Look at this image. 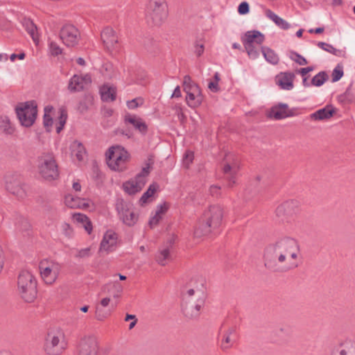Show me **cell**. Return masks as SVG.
Returning a JSON list of instances; mask_svg holds the SVG:
<instances>
[{
	"mask_svg": "<svg viewBox=\"0 0 355 355\" xmlns=\"http://www.w3.org/2000/svg\"><path fill=\"white\" fill-rule=\"evenodd\" d=\"M239 339V329L236 325H227L221 335L220 349L223 352L232 350Z\"/></svg>",
	"mask_w": 355,
	"mask_h": 355,
	"instance_id": "18",
	"label": "cell"
},
{
	"mask_svg": "<svg viewBox=\"0 0 355 355\" xmlns=\"http://www.w3.org/2000/svg\"><path fill=\"white\" fill-rule=\"evenodd\" d=\"M239 169H240V162L235 155L232 154L227 155L223 159L221 164V172L225 178L229 181H234L236 180Z\"/></svg>",
	"mask_w": 355,
	"mask_h": 355,
	"instance_id": "19",
	"label": "cell"
},
{
	"mask_svg": "<svg viewBox=\"0 0 355 355\" xmlns=\"http://www.w3.org/2000/svg\"><path fill=\"white\" fill-rule=\"evenodd\" d=\"M38 170L40 176L48 181H54L59 178V168L56 159L50 153L41 155L38 160Z\"/></svg>",
	"mask_w": 355,
	"mask_h": 355,
	"instance_id": "9",
	"label": "cell"
},
{
	"mask_svg": "<svg viewBox=\"0 0 355 355\" xmlns=\"http://www.w3.org/2000/svg\"><path fill=\"white\" fill-rule=\"evenodd\" d=\"M219 80H220V78H219L218 74H215L213 77L210 80L208 88L213 93H217L220 89V87H219Z\"/></svg>",
	"mask_w": 355,
	"mask_h": 355,
	"instance_id": "46",
	"label": "cell"
},
{
	"mask_svg": "<svg viewBox=\"0 0 355 355\" xmlns=\"http://www.w3.org/2000/svg\"><path fill=\"white\" fill-rule=\"evenodd\" d=\"M144 99L142 97H137L127 102V107L130 109H135L141 107L144 103Z\"/></svg>",
	"mask_w": 355,
	"mask_h": 355,
	"instance_id": "48",
	"label": "cell"
},
{
	"mask_svg": "<svg viewBox=\"0 0 355 355\" xmlns=\"http://www.w3.org/2000/svg\"><path fill=\"white\" fill-rule=\"evenodd\" d=\"M177 237L172 235L170 239L159 249L156 256V260L159 265L166 266L170 264L175 258L176 247H177Z\"/></svg>",
	"mask_w": 355,
	"mask_h": 355,
	"instance_id": "17",
	"label": "cell"
},
{
	"mask_svg": "<svg viewBox=\"0 0 355 355\" xmlns=\"http://www.w3.org/2000/svg\"><path fill=\"white\" fill-rule=\"evenodd\" d=\"M204 52V45L203 44H197L196 45V52H197V54L198 55V56H201L202 54H203Z\"/></svg>",
	"mask_w": 355,
	"mask_h": 355,
	"instance_id": "52",
	"label": "cell"
},
{
	"mask_svg": "<svg viewBox=\"0 0 355 355\" xmlns=\"http://www.w3.org/2000/svg\"><path fill=\"white\" fill-rule=\"evenodd\" d=\"M126 122L132 125L135 129L140 131L142 133H146L148 130L147 123L145 121L141 119L140 117L136 115H128L125 117Z\"/></svg>",
	"mask_w": 355,
	"mask_h": 355,
	"instance_id": "36",
	"label": "cell"
},
{
	"mask_svg": "<svg viewBox=\"0 0 355 355\" xmlns=\"http://www.w3.org/2000/svg\"><path fill=\"white\" fill-rule=\"evenodd\" d=\"M24 58L25 54H23L13 55V56H11V59H12L13 60H15V59H23V58Z\"/></svg>",
	"mask_w": 355,
	"mask_h": 355,
	"instance_id": "54",
	"label": "cell"
},
{
	"mask_svg": "<svg viewBox=\"0 0 355 355\" xmlns=\"http://www.w3.org/2000/svg\"><path fill=\"white\" fill-rule=\"evenodd\" d=\"M154 165V158L153 156H149L143 165L140 173L135 177L127 180L123 184V190L126 193L129 195H135L140 192L144 188L145 185L152 173Z\"/></svg>",
	"mask_w": 355,
	"mask_h": 355,
	"instance_id": "8",
	"label": "cell"
},
{
	"mask_svg": "<svg viewBox=\"0 0 355 355\" xmlns=\"http://www.w3.org/2000/svg\"><path fill=\"white\" fill-rule=\"evenodd\" d=\"M249 11H250V7H249L248 4L246 3V2H244V3H241L240 5H239L238 12L239 14H248Z\"/></svg>",
	"mask_w": 355,
	"mask_h": 355,
	"instance_id": "51",
	"label": "cell"
},
{
	"mask_svg": "<svg viewBox=\"0 0 355 355\" xmlns=\"http://www.w3.org/2000/svg\"><path fill=\"white\" fill-rule=\"evenodd\" d=\"M180 97H181V93H180L179 88L178 87L175 90H174L172 97L178 98Z\"/></svg>",
	"mask_w": 355,
	"mask_h": 355,
	"instance_id": "55",
	"label": "cell"
},
{
	"mask_svg": "<svg viewBox=\"0 0 355 355\" xmlns=\"http://www.w3.org/2000/svg\"><path fill=\"white\" fill-rule=\"evenodd\" d=\"M38 268L43 282L48 285H52L56 282L61 270L58 263L50 259H44L41 261Z\"/></svg>",
	"mask_w": 355,
	"mask_h": 355,
	"instance_id": "15",
	"label": "cell"
},
{
	"mask_svg": "<svg viewBox=\"0 0 355 355\" xmlns=\"http://www.w3.org/2000/svg\"><path fill=\"white\" fill-rule=\"evenodd\" d=\"M261 52H262L266 61L269 62L270 64L276 65L279 62V57H278V54L268 47H262Z\"/></svg>",
	"mask_w": 355,
	"mask_h": 355,
	"instance_id": "40",
	"label": "cell"
},
{
	"mask_svg": "<svg viewBox=\"0 0 355 355\" xmlns=\"http://www.w3.org/2000/svg\"><path fill=\"white\" fill-rule=\"evenodd\" d=\"M101 38L106 47L111 52L116 50L117 46L118 45V36L116 31L112 27H107L102 31Z\"/></svg>",
	"mask_w": 355,
	"mask_h": 355,
	"instance_id": "28",
	"label": "cell"
},
{
	"mask_svg": "<svg viewBox=\"0 0 355 355\" xmlns=\"http://www.w3.org/2000/svg\"><path fill=\"white\" fill-rule=\"evenodd\" d=\"M78 355H98L99 343L94 335L82 337L77 346Z\"/></svg>",
	"mask_w": 355,
	"mask_h": 355,
	"instance_id": "23",
	"label": "cell"
},
{
	"mask_svg": "<svg viewBox=\"0 0 355 355\" xmlns=\"http://www.w3.org/2000/svg\"><path fill=\"white\" fill-rule=\"evenodd\" d=\"M120 244V237L116 232L109 230L105 233L100 244L99 253L101 256H107L116 250Z\"/></svg>",
	"mask_w": 355,
	"mask_h": 355,
	"instance_id": "20",
	"label": "cell"
},
{
	"mask_svg": "<svg viewBox=\"0 0 355 355\" xmlns=\"http://www.w3.org/2000/svg\"><path fill=\"white\" fill-rule=\"evenodd\" d=\"M194 158H195V156H194V153L192 151L187 150L185 152L183 159H182V164H183L185 169L188 170V169L190 168V166L193 164Z\"/></svg>",
	"mask_w": 355,
	"mask_h": 355,
	"instance_id": "43",
	"label": "cell"
},
{
	"mask_svg": "<svg viewBox=\"0 0 355 355\" xmlns=\"http://www.w3.org/2000/svg\"><path fill=\"white\" fill-rule=\"evenodd\" d=\"M106 162L110 170L113 172H124L130 163L131 156L128 151L120 145L110 147L105 154Z\"/></svg>",
	"mask_w": 355,
	"mask_h": 355,
	"instance_id": "7",
	"label": "cell"
},
{
	"mask_svg": "<svg viewBox=\"0 0 355 355\" xmlns=\"http://www.w3.org/2000/svg\"><path fill=\"white\" fill-rule=\"evenodd\" d=\"M123 291L122 285L117 282H109L101 288L95 307L97 321L103 322L111 317L120 303Z\"/></svg>",
	"mask_w": 355,
	"mask_h": 355,
	"instance_id": "3",
	"label": "cell"
},
{
	"mask_svg": "<svg viewBox=\"0 0 355 355\" xmlns=\"http://www.w3.org/2000/svg\"><path fill=\"white\" fill-rule=\"evenodd\" d=\"M301 211V204L296 200H289L284 202L276 209V217L282 222H289L295 219Z\"/></svg>",
	"mask_w": 355,
	"mask_h": 355,
	"instance_id": "16",
	"label": "cell"
},
{
	"mask_svg": "<svg viewBox=\"0 0 355 355\" xmlns=\"http://www.w3.org/2000/svg\"><path fill=\"white\" fill-rule=\"evenodd\" d=\"M68 120V111L66 107L60 108L56 119V128L57 133H59L64 130Z\"/></svg>",
	"mask_w": 355,
	"mask_h": 355,
	"instance_id": "39",
	"label": "cell"
},
{
	"mask_svg": "<svg viewBox=\"0 0 355 355\" xmlns=\"http://www.w3.org/2000/svg\"><path fill=\"white\" fill-rule=\"evenodd\" d=\"M264 41V36L260 31H250L245 33L243 43L251 59L258 58L262 49L260 46Z\"/></svg>",
	"mask_w": 355,
	"mask_h": 355,
	"instance_id": "13",
	"label": "cell"
},
{
	"mask_svg": "<svg viewBox=\"0 0 355 355\" xmlns=\"http://www.w3.org/2000/svg\"><path fill=\"white\" fill-rule=\"evenodd\" d=\"M170 208V203L168 201L162 202L156 207V209L151 216L150 221H149V226L150 227V228H156L157 226L160 225Z\"/></svg>",
	"mask_w": 355,
	"mask_h": 355,
	"instance_id": "27",
	"label": "cell"
},
{
	"mask_svg": "<svg viewBox=\"0 0 355 355\" xmlns=\"http://www.w3.org/2000/svg\"><path fill=\"white\" fill-rule=\"evenodd\" d=\"M17 291L22 300L33 303L38 297V283L36 278L27 270H21L17 280Z\"/></svg>",
	"mask_w": 355,
	"mask_h": 355,
	"instance_id": "6",
	"label": "cell"
},
{
	"mask_svg": "<svg viewBox=\"0 0 355 355\" xmlns=\"http://www.w3.org/2000/svg\"><path fill=\"white\" fill-rule=\"evenodd\" d=\"M65 205L72 209H80L88 212H94L96 209L95 203L92 200L68 194L64 198Z\"/></svg>",
	"mask_w": 355,
	"mask_h": 355,
	"instance_id": "21",
	"label": "cell"
},
{
	"mask_svg": "<svg viewBox=\"0 0 355 355\" xmlns=\"http://www.w3.org/2000/svg\"><path fill=\"white\" fill-rule=\"evenodd\" d=\"M99 94L103 101H114L117 98V89L111 83H105L100 88Z\"/></svg>",
	"mask_w": 355,
	"mask_h": 355,
	"instance_id": "33",
	"label": "cell"
},
{
	"mask_svg": "<svg viewBox=\"0 0 355 355\" xmlns=\"http://www.w3.org/2000/svg\"><path fill=\"white\" fill-rule=\"evenodd\" d=\"M73 188H74V190H75V191H76V192L81 191V184H80L79 182H74Z\"/></svg>",
	"mask_w": 355,
	"mask_h": 355,
	"instance_id": "53",
	"label": "cell"
},
{
	"mask_svg": "<svg viewBox=\"0 0 355 355\" xmlns=\"http://www.w3.org/2000/svg\"><path fill=\"white\" fill-rule=\"evenodd\" d=\"M296 76L291 72H282L276 76V84L282 89L291 90L294 88Z\"/></svg>",
	"mask_w": 355,
	"mask_h": 355,
	"instance_id": "31",
	"label": "cell"
},
{
	"mask_svg": "<svg viewBox=\"0 0 355 355\" xmlns=\"http://www.w3.org/2000/svg\"><path fill=\"white\" fill-rule=\"evenodd\" d=\"M343 76V69L341 65H338L332 73V81L337 82L339 81Z\"/></svg>",
	"mask_w": 355,
	"mask_h": 355,
	"instance_id": "49",
	"label": "cell"
},
{
	"mask_svg": "<svg viewBox=\"0 0 355 355\" xmlns=\"http://www.w3.org/2000/svg\"><path fill=\"white\" fill-rule=\"evenodd\" d=\"M91 83V78L88 74H78L70 79L68 88L72 93H78L88 89Z\"/></svg>",
	"mask_w": 355,
	"mask_h": 355,
	"instance_id": "26",
	"label": "cell"
},
{
	"mask_svg": "<svg viewBox=\"0 0 355 355\" xmlns=\"http://www.w3.org/2000/svg\"><path fill=\"white\" fill-rule=\"evenodd\" d=\"M0 355H13L12 353H11L9 352V351H8L7 350H3L1 351V353H0Z\"/></svg>",
	"mask_w": 355,
	"mask_h": 355,
	"instance_id": "57",
	"label": "cell"
},
{
	"mask_svg": "<svg viewBox=\"0 0 355 355\" xmlns=\"http://www.w3.org/2000/svg\"><path fill=\"white\" fill-rule=\"evenodd\" d=\"M4 261H5V258H4V251L3 248L1 249V269L2 270H3L4 268V264H5V263H4Z\"/></svg>",
	"mask_w": 355,
	"mask_h": 355,
	"instance_id": "56",
	"label": "cell"
},
{
	"mask_svg": "<svg viewBox=\"0 0 355 355\" xmlns=\"http://www.w3.org/2000/svg\"><path fill=\"white\" fill-rule=\"evenodd\" d=\"M159 192V185L157 182H153L149 187L146 192L140 198L139 203L142 207H147L150 205L154 199H156Z\"/></svg>",
	"mask_w": 355,
	"mask_h": 355,
	"instance_id": "32",
	"label": "cell"
},
{
	"mask_svg": "<svg viewBox=\"0 0 355 355\" xmlns=\"http://www.w3.org/2000/svg\"><path fill=\"white\" fill-rule=\"evenodd\" d=\"M15 112L22 125L31 127L38 116V105L35 101L23 102L17 105Z\"/></svg>",
	"mask_w": 355,
	"mask_h": 355,
	"instance_id": "11",
	"label": "cell"
},
{
	"mask_svg": "<svg viewBox=\"0 0 355 355\" xmlns=\"http://www.w3.org/2000/svg\"><path fill=\"white\" fill-rule=\"evenodd\" d=\"M68 339L59 326H52L47 331L43 349L48 355H61L68 348Z\"/></svg>",
	"mask_w": 355,
	"mask_h": 355,
	"instance_id": "5",
	"label": "cell"
},
{
	"mask_svg": "<svg viewBox=\"0 0 355 355\" xmlns=\"http://www.w3.org/2000/svg\"><path fill=\"white\" fill-rule=\"evenodd\" d=\"M1 129L2 131L6 134H12L14 131V127L8 117H2Z\"/></svg>",
	"mask_w": 355,
	"mask_h": 355,
	"instance_id": "42",
	"label": "cell"
},
{
	"mask_svg": "<svg viewBox=\"0 0 355 355\" xmlns=\"http://www.w3.org/2000/svg\"><path fill=\"white\" fill-rule=\"evenodd\" d=\"M354 13H355V7H354Z\"/></svg>",
	"mask_w": 355,
	"mask_h": 355,
	"instance_id": "58",
	"label": "cell"
},
{
	"mask_svg": "<svg viewBox=\"0 0 355 355\" xmlns=\"http://www.w3.org/2000/svg\"><path fill=\"white\" fill-rule=\"evenodd\" d=\"M5 188L10 192L19 198H25L27 196L26 191L20 179L17 174L10 172L5 176Z\"/></svg>",
	"mask_w": 355,
	"mask_h": 355,
	"instance_id": "22",
	"label": "cell"
},
{
	"mask_svg": "<svg viewBox=\"0 0 355 355\" xmlns=\"http://www.w3.org/2000/svg\"><path fill=\"white\" fill-rule=\"evenodd\" d=\"M60 37L64 44L68 47H75L79 42L81 34L74 25H64L60 31Z\"/></svg>",
	"mask_w": 355,
	"mask_h": 355,
	"instance_id": "25",
	"label": "cell"
},
{
	"mask_svg": "<svg viewBox=\"0 0 355 355\" xmlns=\"http://www.w3.org/2000/svg\"><path fill=\"white\" fill-rule=\"evenodd\" d=\"M70 156L73 163L78 168H83L88 163V154L81 142L75 141L70 147Z\"/></svg>",
	"mask_w": 355,
	"mask_h": 355,
	"instance_id": "24",
	"label": "cell"
},
{
	"mask_svg": "<svg viewBox=\"0 0 355 355\" xmlns=\"http://www.w3.org/2000/svg\"><path fill=\"white\" fill-rule=\"evenodd\" d=\"M319 47L320 48L325 51V52L329 53V54H334L337 56H342L343 53L341 52L336 48H333L331 45H327L326 43H319Z\"/></svg>",
	"mask_w": 355,
	"mask_h": 355,
	"instance_id": "45",
	"label": "cell"
},
{
	"mask_svg": "<svg viewBox=\"0 0 355 355\" xmlns=\"http://www.w3.org/2000/svg\"><path fill=\"white\" fill-rule=\"evenodd\" d=\"M289 56L294 62H296V64L299 65H301V66H305V65L307 64L305 58H304L303 56L297 54V53L291 52H291H289Z\"/></svg>",
	"mask_w": 355,
	"mask_h": 355,
	"instance_id": "47",
	"label": "cell"
},
{
	"mask_svg": "<svg viewBox=\"0 0 355 355\" xmlns=\"http://www.w3.org/2000/svg\"><path fill=\"white\" fill-rule=\"evenodd\" d=\"M331 355H355V341L346 339L339 343L331 351Z\"/></svg>",
	"mask_w": 355,
	"mask_h": 355,
	"instance_id": "30",
	"label": "cell"
},
{
	"mask_svg": "<svg viewBox=\"0 0 355 355\" xmlns=\"http://www.w3.org/2000/svg\"><path fill=\"white\" fill-rule=\"evenodd\" d=\"M23 24L24 25L27 32L29 33V34L32 38L35 44L38 45L40 39H39L38 29H37L36 25L33 23V21L29 18H25L23 22Z\"/></svg>",
	"mask_w": 355,
	"mask_h": 355,
	"instance_id": "38",
	"label": "cell"
},
{
	"mask_svg": "<svg viewBox=\"0 0 355 355\" xmlns=\"http://www.w3.org/2000/svg\"><path fill=\"white\" fill-rule=\"evenodd\" d=\"M207 290L205 280L194 278L186 286L180 300V309L184 317L189 320H196L203 312Z\"/></svg>",
	"mask_w": 355,
	"mask_h": 355,
	"instance_id": "2",
	"label": "cell"
},
{
	"mask_svg": "<svg viewBox=\"0 0 355 355\" xmlns=\"http://www.w3.org/2000/svg\"><path fill=\"white\" fill-rule=\"evenodd\" d=\"M294 112L289 109L287 105H278L273 107L267 112L268 118L273 119H282L293 116Z\"/></svg>",
	"mask_w": 355,
	"mask_h": 355,
	"instance_id": "29",
	"label": "cell"
},
{
	"mask_svg": "<svg viewBox=\"0 0 355 355\" xmlns=\"http://www.w3.org/2000/svg\"><path fill=\"white\" fill-rule=\"evenodd\" d=\"M168 4L164 1H151L147 7V17L154 26L164 24L169 14Z\"/></svg>",
	"mask_w": 355,
	"mask_h": 355,
	"instance_id": "10",
	"label": "cell"
},
{
	"mask_svg": "<svg viewBox=\"0 0 355 355\" xmlns=\"http://www.w3.org/2000/svg\"><path fill=\"white\" fill-rule=\"evenodd\" d=\"M50 52L51 54L54 56H59L62 54V49L58 46V45L54 43H51L50 44Z\"/></svg>",
	"mask_w": 355,
	"mask_h": 355,
	"instance_id": "50",
	"label": "cell"
},
{
	"mask_svg": "<svg viewBox=\"0 0 355 355\" xmlns=\"http://www.w3.org/2000/svg\"><path fill=\"white\" fill-rule=\"evenodd\" d=\"M327 79H328V75L327 73H325V72H321L315 76L311 83L314 86H321L323 85L327 81Z\"/></svg>",
	"mask_w": 355,
	"mask_h": 355,
	"instance_id": "44",
	"label": "cell"
},
{
	"mask_svg": "<svg viewBox=\"0 0 355 355\" xmlns=\"http://www.w3.org/2000/svg\"><path fill=\"white\" fill-rule=\"evenodd\" d=\"M54 109L52 106H48L45 107L44 111V117H43V125L45 130L48 132L52 131L53 123H54Z\"/></svg>",
	"mask_w": 355,
	"mask_h": 355,
	"instance_id": "37",
	"label": "cell"
},
{
	"mask_svg": "<svg viewBox=\"0 0 355 355\" xmlns=\"http://www.w3.org/2000/svg\"><path fill=\"white\" fill-rule=\"evenodd\" d=\"M263 262L266 269L274 273H285L300 266L302 254L299 243L285 237L268 245L264 250Z\"/></svg>",
	"mask_w": 355,
	"mask_h": 355,
	"instance_id": "1",
	"label": "cell"
},
{
	"mask_svg": "<svg viewBox=\"0 0 355 355\" xmlns=\"http://www.w3.org/2000/svg\"><path fill=\"white\" fill-rule=\"evenodd\" d=\"M266 15H267L268 18L272 19L275 24L277 25L278 27H279L280 29H285V30L286 29H289L290 25L289 23L284 20L283 19H282L281 17L278 16V15L275 14L270 10H267V11H266Z\"/></svg>",
	"mask_w": 355,
	"mask_h": 355,
	"instance_id": "41",
	"label": "cell"
},
{
	"mask_svg": "<svg viewBox=\"0 0 355 355\" xmlns=\"http://www.w3.org/2000/svg\"><path fill=\"white\" fill-rule=\"evenodd\" d=\"M72 219L76 224L82 225L88 234H92L93 232V222L87 215L81 213H75L72 215Z\"/></svg>",
	"mask_w": 355,
	"mask_h": 355,
	"instance_id": "34",
	"label": "cell"
},
{
	"mask_svg": "<svg viewBox=\"0 0 355 355\" xmlns=\"http://www.w3.org/2000/svg\"><path fill=\"white\" fill-rule=\"evenodd\" d=\"M337 109L332 106H327L311 115V119L316 121H323L331 118L336 115Z\"/></svg>",
	"mask_w": 355,
	"mask_h": 355,
	"instance_id": "35",
	"label": "cell"
},
{
	"mask_svg": "<svg viewBox=\"0 0 355 355\" xmlns=\"http://www.w3.org/2000/svg\"><path fill=\"white\" fill-rule=\"evenodd\" d=\"M183 89L186 93V101L192 108H197L203 101V95L201 88L189 76H185L183 80Z\"/></svg>",
	"mask_w": 355,
	"mask_h": 355,
	"instance_id": "14",
	"label": "cell"
},
{
	"mask_svg": "<svg viewBox=\"0 0 355 355\" xmlns=\"http://www.w3.org/2000/svg\"><path fill=\"white\" fill-rule=\"evenodd\" d=\"M224 212L219 205L210 206L198 219L194 227V236L201 239L208 236L220 227L222 223Z\"/></svg>",
	"mask_w": 355,
	"mask_h": 355,
	"instance_id": "4",
	"label": "cell"
},
{
	"mask_svg": "<svg viewBox=\"0 0 355 355\" xmlns=\"http://www.w3.org/2000/svg\"><path fill=\"white\" fill-rule=\"evenodd\" d=\"M116 211L119 218L126 225L129 227L134 226L138 221V211L132 204L125 201L124 199H117Z\"/></svg>",
	"mask_w": 355,
	"mask_h": 355,
	"instance_id": "12",
	"label": "cell"
}]
</instances>
